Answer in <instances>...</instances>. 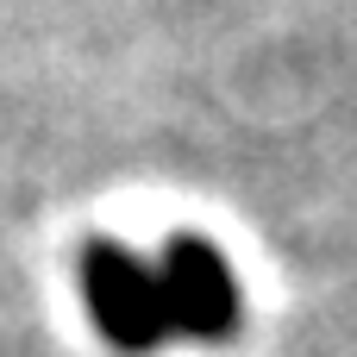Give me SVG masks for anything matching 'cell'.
Listing matches in <instances>:
<instances>
[{
    "mask_svg": "<svg viewBox=\"0 0 357 357\" xmlns=\"http://www.w3.org/2000/svg\"><path fill=\"white\" fill-rule=\"evenodd\" d=\"M157 282H163V307H169V339L226 345L238 333L245 295H238V276H232V264L213 238L169 232V245L157 257Z\"/></svg>",
    "mask_w": 357,
    "mask_h": 357,
    "instance_id": "2",
    "label": "cell"
},
{
    "mask_svg": "<svg viewBox=\"0 0 357 357\" xmlns=\"http://www.w3.org/2000/svg\"><path fill=\"white\" fill-rule=\"evenodd\" d=\"M75 282H82L88 320H94V333L107 339V351L151 357L169 339V307H163L157 264H144L132 245H119V238H88L82 257H75Z\"/></svg>",
    "mask_w": 357,
    "mask_h": 357,
    "instance_id": "1",
    "label": "cell"
}]
</instances>
